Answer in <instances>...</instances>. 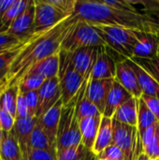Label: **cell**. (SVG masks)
<instances>
[{
    "instance_id": "6da1fadb",
    "label": "cell",
    "mask_w": 159,
    "mask_h": 160,
    "mask_svg": "<svg viewBox=\"0 0 159 160\" xmlns=\"http://www.w3.org/2000/svg\"><path fill=\"white\" fill-rule=\"evenodd\" d=\"M79 19L74 13L51 29L34 33L30 36L25 47L9 68L3 83V91L12 85H18L31 68L37 62L59 52L65 37Z\"/></svg>"
},
{
    "instance_id": "7a4b0ae2",
    "label": "cell",
    "mask_w": 159,
    "mask_h": 160,
    "mask_svg": "<svg viewBox=\"0 0 159 160\" xmlns=\"http://www.w3.org/2000/svg\"><path fill=\"white\" fill-rule=\"evenodd\" d=\"M81 20L90 24L121 26L144 31L142 13H134L114 8L103 0H77L75 12Z\"/></svg>"
},
{
    "instance_id": "3957f363",
    "label": "cell",
    "mask_w": 159,
    "mask_h": 160,
    "mask_svg": "<svg viewBox=\"0 0 159 160\" xmlns=\"http://www.w3.org/2000/svg\"><path fill=\"white\" fill-rule=\"evenodd\" d=\"M82 92V85L77 95L63 107L56 140L57 154L67 148L82 143L80 121L78 118V104Z\"/></svg>"
},
{
    "instance_id": "277c9868",
    "label": "cell",
    "mask_w": 159,
    "mask_h": 160,
    "mask_svg": "<svg viewBox=\"0 0 159 160\" xmlns=\"http://www.w3.org/2000/svg\"><path fill=\"white\" fill-rule=\"evenodd\" d=\"M92 25L108 48L123 56V58L133 57V51L140 39L142 30L103 24Z\"/></svg>"
},
{
    "instance_id": "5b68a950",
    "label": "cell",
    "mask_w": 159,
    "mask_h": 160,
    "mask_svg": "<svg viewBox=\"0 0 159 160\" xmlns=\"http://www.w3.org/2000/svg\"><path fill=\"white\" fill-rule=\"evenodd\" d=\"M101 46L106 45L96 28L89 22L79 19L65 37L61 50L73 52L80 48Z\"/></svg>"
},
{
    "instance_id": "8992f818",
    "label": "cell",
    "mask_w": 159,
    "mask_h": 160,
    "mask_svg": "<svg viewBox=\"0 0 159 160\" xmlns=\"http://www.w3.org/2000/svg\"><path fill=\"white\" fill-rule=\"evenodd\" d=\"M59 66V82L64 105L67 104L79 92L86 77L82 76L73 67L71 62V53L60 50Z\"/></svg>"
},
{
    "instance_id": "52a82bcc",
    "label": "cell",
    "mask_w": 159,
    "mask_h": 160,
    "mask_svg": "<svg viewBox=\"0 0 159 160\" xmlns=\"http://www.w3.org/2000/svg\"><path fill=\"white\" fill-rule=\"evenodd\" d=\"M113 144L125 154V160H137L143 153L141 136L137 127L120 123L112 118Z\"/></svg>"
},
{
    "instance_id": "ba28073f",
    "label": "cell",
    "mask_w": 159,
    "mask_h": 160,
    "mask_svg": "<svg viewBox=\"0 0 159 160\" xmlns=\"http://www.w3.org/2000/svg\"><path fill=\"white\" fill-rule=\"evenodd\" d=\"M70 15L65 14L50 0H35V25L34 32L46 31L55 26Z\"/></svg>"
},
{
    "instance_id": "9c48e42d",
    "label": "cell",
    "mask_w": 159,
    "mask_h": 160,
    "mask_svg": "<svg viewBox=\"0 0 159 160\" xmlns=\"http://www.w3.org/2000/svg\"><path fill=\"white\" fill-rule=\"evenodd\" d=\"M62 98L59 78L46 80L42 86L38 89V107L37 118L41 117L52 107H53Z\"/></svg>"
},
{
    "instance_id": "30bf717a",
    "label": "cell",
    "mask_w": 159,
    "mask_h": 160,
    "mask_svg": "<svg viewBox=\"0 0 159 160\" xmlns=\"http://www.w3.org/2000/svg\"><path fill=\"white\" fill-rule=\"evenodd\" d=\"M35 25V0H29L25 10L13 22L7 29V32L19 40H23L34 32Z\"/></svg>"
},
{
    "instance_id": "8fae6325",
    "label": "cell",
    "mask_w": 159,
    "mask_h": 160,
    "mask_svg": "<svg viewBox=\"0 0 159 160\" xmlns=\"http://www.w3.org/2000/svg\"><path fill=\"white\" fill-rule=\"evenodd\" d=\"M116 64L117 61H115L109 52L108 47H99L97 58L91 73V78L93 80L114 79L116 75Z\"/></svg>"
},
{
    "instance_id": "7c38bea8",
    "label": "cell",
    "mask_w": 159,
    "mask_h": 160,
    "mask_svg": "<svg viewBox=\"0 0 159 160\" xmlns=\"http://www.w3.org/2000/svg\"><path fill=\"white\" fill-rule=\"evenodd\" d=\"M133 98H141L142 96V90L140 86L138 79L130 68V66L126 61V58L117 61L116 64V75L114 78Z\"/></svg>"
},
{
    "instance_id": "4fadbf2b",
    "label": "cell",
    "mask_w": 159,
    "mask_h": 160,
    "mask_svg": "<svg viewBox=\"0 0 159 160\" xmlns=\"http://www.w3.org/2000/svg\"><path fill=\"white\" fill-rule=\"evenodd\" d=\"M37 123L36 117H27L16 119L13 127V132L18 145L22 154L23 160H28L30 155V137Z\"/></svg>"
},
{
    "instance_id": "5bb4252c",
    "label": "cell",
    "mask_w": 159,
    "mask_h": 160,
    "mask_svg": "<svg viewBox=\"0 0 159 160\" xmlns=\"http://www.w3.org/2000/svg\"><path fill=\"white\" fill-rule=\"evenodd\" d=\"M64 107L63 99L61 98L53 107H52L41 117L37 118L44 132L46 133L51 144L56 148V140L62 110Z\"/></svg>"
},
{
    "instance_id": "9a60e30c",
    "label": "cell",
    "mask_w": 159,
    "mask_h": 160,
    "mask_svg": "<svg viewBox=\"0 0 159 160\" xmlns=\"http://www.w3.org/2000/svg\"><path fill=\"white\" fill-rule=\"evenodd\" d=\"M114 79H105V80H93L91 78L88 87H87V96L94 105L102 113L105 111L107 104V99L110 94V91L112 87Z\"/></svg>"
},
{
    "instance_id": "2e32d148",
    "label": "cell",
    "mask_w": 159,
    "mask_h": 160,
    "mask_svg": "<svg viewBox=\"0 0 159 160\" xmlns=\"http://www.w3.org/2000/svg\"><path fill=\"white\" fill-rule=\"evenodd\" d=\"M99 47H84L71 53V62L74 68L83 77H87L93 70L97 61Z\"/></svg>"
},
{
    "instance_id": "e0dca14e",
    "label": "cell",
    "mask_w": 159,
    "mask_h": 160,
    "mask_svg": "<svg viewBox=\"0 0 159 160\" xmlns=\"http://www.w3.org/2000/svg\"><path fill=\"white\" fill-rule=\"evenodd\" d=\"M129 2L134 5H142V8L140 9L142 13L145 32L151 33L157 36L159 38V0H151V1H133Z\"/></svg>"
},
{
    "instance_id": "ac0fdd59",
    "label": "cell",
    "mask_w": 159,
    "mask_h": 160,
    "mask_svg": "<svg viewBox=\"0 0 159 160\" xmlns=\"http://www.w3.org/2000/svg\"><path fill=\"white\" fill-rule=\"evenodd\" d=\"M159 38L148 32L142 31L140 39L133 51L132 58L152 59L158 55Z\"/></svg>"
},
{
    "instance_id": "d6986e66",
    "label": "cell",
    "mask_w": 159,
    "mask_h": 160,
    "mask_svg": "<svg viewBox=\"0 0 159 160\" xmlns=\"http://www.w3.org/2000/svg\"><path fill=\"white\" fill-rule=\"evenodd\" d=\"M131 98L133 97L117 81L114 80L107 99V104L103 112V116L112 118L118 108L121 107L127 100H129Z\"/></svg>"
},
{
    "instance_id": "ffe728a7",
    "label": "cell",
    "mask_w": 159,
    "mask_h": 160,
    "mask_svg": "<svg viewBox=\"0 0 159 160\" xmlns=\"http://www.w3.org/2000/svg\"><path fill=\"white\" fill-rule=\"evenodd\" d=\"M126 61L134 71L140 86L144 95L157 97L159 98V83L140 65L134 62L131 58H126Z\"/></svg>"
},
{
    "instance_id": "44dd1931",
    "label": "cell",
    "mask_w": 159,
    "mask_h": 160,
    "mask_svg": "<svg viewBox=\"0 0 159 160\" xmlns=\"http://www.w3.org/2000/svg\"><path fill=\"white\" fill-rule=\"evenodd\" d=\"M28 38H29L21 40L13 46L0 52V94L3 92V83L6 80V77L9 71L12 63L15 61L17 56L25 47Z\"/></svg>"
},
{
    "instance_id": "7402d4cb",
    "label": "cell",
    "mask_w": 159,
    "mask_h": 160,
    "mask_svg": "<svg viewBox=\"0 0 159 160\" xmlns=\"http://www.w3.org/2000/svg\"><path fill=\"white\" fill-rule=\"evenodd\" d=\"M103 115L87 117L80 120V130L82 135V143L88 149H93L100 127Z\"/></svg>"
},
{
    "instance_id": "603a6c76",
    "label": "cell",
    "mask_w": 159,
    "mask_h": 160,
    "mask_svg": "<svg viewBox=\"0 0 159 160\" xmlns=\"http://www.w3.org/2000/svg\"><path fill=\"white\" fill-rule=\"evenodd\" d=\"M59 66H60V55H59V52H57L37 62L36 65H34L31 68V69L28 71L27 74H37V75L42 76L46 80L52 79L58 76Z\"/></svg>"
},
{
    "instance_id": "cb8c5ba5",
    "label": "cell",
    "mask_w": 159,
    "mask_h": 160,
    "mask_svg": "<svg viewBox=\"0 0 159 160\" xmlns=\"http://www.w3.org/2000/svg\"><path fill=\"white\" fill-rule=\"evenodd\" d=\"M142 152L150 158L157 160L159 158V122L146 129L142 135Z\"/></svg>"
},
{
    "instance_id": "d4e9b609",
    "label": "cell",
    "mask_w": 159,
    "mask_h": 160,
    "mask_svg": "<svg viewBox=\"0 0 159 160\" xmlns=\"http://www.w3.org/2000/svg\"><path fill=\"white\" fill-rule=\"evenodd\" d=\"M112 144H113L112 118L102 116L98 133L92 151L95 153V155L97 156L100 152Z\"/></svg>"
},
{
    "instance_id": "484cf974",
    "label": "cell",
    "mask_w": 159,
    "mask_h": 160,
    "mask_svg": "<svg viewBox=\"0 0 159 160\" xmlns=\"http://www.w3.org/2000/svg\"><path fill=\"white\" fill-rule=\"evenodd\" d=\"M138 112H139V98H131L121 107L118 108L113 115V119L133 127L138 126Z\"/></svg>"
},
{
    "instance_id": "4316f807",
    "label": "cell",
    "mask_w": 159,
    "mask_h": 160,
    "mask_svg": "<svg viewBox=\"0 0 159 160\" xmlns=\"http://www.w3.org/2000/svg\"><path fill=\"white\" fill-rule=\"evenodd\" d=\"M0 160H23L13 129L9 132H3Z\"/></svg>"
},
{
    "instance_id": "83f0119b",
    "label": "cell",
    "mask_w": 159,
    "mask_h": 160,
    "mask_svg": "<svg viewBox=\"0 0 159 160\" xmlns=\"http://www.w3.org/2000/svg\"><path fill=\"white\" fill-rule=\"evenodd\" d=\"M91 73L85 78V80H84V82L82 83V96H81L79 104H78V118H79V121L83 119V118H87V117L102 115V113L98 111V109L90 100V98H88L87 93H86L89 82L91 80Z\"/></svg>"
},
{
    "instance_id": "f1b7e54d",
    "label": "cell",
    "mask_w": 159,
    "mask_h": 160,
    "mask_svg": "<svg viewBox=\"0 0 159 160\" xmlns=\"http://www.w3.org/2000/svg\"><path fill=\"white\" fill-rule=\"evenodd\" d=\"M58 160H97V155L82 143L67 148L57 154Z\"/></svg>"
},
{
    "instance_id": "f546056e",
    "label": "cell",
    "mask_w": 159,
    "mask_h": 160,
    "mask_svg": "<svg viewBox=\"0 0 159 160\" xmlns=\"http://www.w3.org/2000/svg\"><path fill=\"white\" fill-rule=\"evenodd\" d=\"M30 151L32 150H53L56 149L52 146L44 132L39 121L37 118V123L34 127L30 137Z\"/></svg>"
},
{
    "instance_id": "4dcf8cb0",
    "label": "cell",
    "mask_w": 159,
    "mask_h": 160,
    "mask_svg": "<svg viewBox=\"0 0 159 160\" xmlns=\"http://www.w3.org/2000/svg\"><path fill=\"white\" fill-rule=\"evenodd\" d=\"M19 86L12 85L7 87L0 94V106H2L13 118L16 119L17 100L19 96Z\"/></svg>"
},
{
    "instance_id": "1f68e13d",
    "label": "cell",
    "mask_w": 159,
    "mask_h": 160,
    "mask_svg": "<svg viewBox=\"0 0 159 160\" xmlns=\"http://www.w3.org/2000/svg\"><path fill=\"white\" fill-rule=\"evenodd\" d=\"M158 121L157 120L154 113L147 107L142 98H139V112H138V130L140 136L149 128L156 125Z\"/></svg>"
},
{
    "instance_id": "d6a6232c",
    "label": "cell",
    "mask_w": 159,
    "mask_h": 160,
    "mask_svg": "<svg viewBox=\"0 0 159 160\" xmlns=\"http://www.w3.org/2000/svg\"><path fill=\"white\" fill-rule=\"evenodd\" d=\"M28 1H22V0H15L14 4L6 11V13L1 18L3 24L8 29L9 26L13 23V22L25 10Z\"/></svg>"
},
{
    "instance_id": "836d02e7",
    "label": "cell",
    "mask_w": 159,
    "mask_h": 160,
    "mask_svg": "<svg viewBox=\"0 0 159 160\" xmlns=\"http://www.w3.org/2000/svg\"><path fill=\"white\" fill-rule=\"evenodd\" d=\"M46 79L37 74H27L18 84L19 91L22 94H25L31 91H37L42 84L45 82Z\"/></svg>"
},
{
    "instance_id": "e575fe53",
    "label": "cell",
    "mask_w": 159,
    "mask_h": 160,
    "mask_svg": "<svg viewBox=\"0 0 159 160\" xmlns=\"http://www.w3.org/2000/svg\"><path fill=\"white\" fill-rule=\"evenodd\" d=\"M134 62L143 68L159 83V54L152 59L131 58Z\"/></svg>"
},
{
    "instance_id": "d590c367",
    "label": "cell",
    "mask_w": 159,
    "mask_h": 160,
    "mask_svg": "<svg viewBox=\"0 0 159 160\" xmlns=\"http://www.w3.org/2000/svg\"><path fill=\"white\" fill-rule=\"evenodd\" d=\"M125 160V154L115 144H112L105 148L97 156V160Z\"/></svg>"
},
{
    "instance_id": "8d00e7d4",
    "label": "cell",
    "mask_w": 159,
    "mask_h": 160,
    "mask_svg": "<svg viewBox=\"0 0 159 160\" xmlns=\"http://www.w3.org/2000/svg\"><path fill=\"white\" fill-rule=\"evenodd\" d=\"M23 96H24V99L28 107L30 117L37 118V107H38V90L27 92L23 94Z\"/></svg>"
},
{
    "instance_id": "74e56055",
    "label": "cell",
    "mask_w": 159,
    "mask_h": 160,
    "mask_svg": "<svg viewBox=\"0 0 159 160\" xmlns=\"http://www.w3.org/2000/svg\"><path fill=\"white\" fill-rule=\"evenodd\" d=\"M28 160H58L57 151L53 150H32Z\"/></svg>"
},
{
    "instance_id": "f35d334b",
    "label": "cell",
    "mask_w": 159,
    "mask_h": 160,
    "mask_svg": "<svg viewBox=\"0 0 159 160\" xmlns=\"http://www.w3.org/2000/svg\"><path fill=\"white\" fill-rule=\"evenodd\" d=\"M104 3H106L107 5L120 9V10H126V11H130V12H134V13H140L138 8H136L134 5H132L129 0H103Z\"/></svg>"
},
{
    "instance_id": "ab89813d",
    "label": "cell",
    "mask_w": 159,
    "mask_h": 160,
    "mask_svg": "<svg viewBox=\"0 0 159 160\" xmlns=\"http://www.w3.org/2000/svg\"><path fill=\"white\" fill-rule=\"evenodd\" d=\"M50 2L67 15H72L75 12L77 0H50Z\"/></svg>"
},
{
    "instance_id": "60d3db41",
    "label": "cell",
    "mask_w": 159,
    "mask_h": 160,
    "mask_svg": "<svg viewBox=\"0 0 159 160\" xmlns=\"http://www.w3.org/2000/svg\"><path fill=\"white\" fill-rule=\"evenodd\" d=\"M15 118H13L2 106H0V126L3 132H9L13 129Z\"/></svg>"
},
{
    "instance_id": "b9f144b4",
    "label": "cell",
    "mask_w": 159,
    "mask_h": 160,
    "mask_svg": "<svg viewBox=\"0 0 159 160\" xmlns=\"http://www.w3.org/2000/svg\"><path fill=\"white\" fill-rule=\"evenodd\" d=\"M27 117H30V115H29L26 101L24 99V96L23 94L19 93L18 100H17V109H16V119H22Z\"/></svg>"
},
{
    "instance_id": "7bdbcfd3",
    "label": "cell",
    "mask_w": 159,
    "mask_h": 160,
    "mask_svg": "<svg viewBox=\"0 0 159 160\" xmlns=\"http://www.w3.org/2000/svg\"><path fill=\"white\" fill-rule=\"evenodd\" d=\"M142 100L145 102V104L147 105V107L150 109V111L154 113V115L156 116L157 120L159 122V98H158L142 94Z\"/></svg>"
},
{
    "instance_id": "ee69618b",
    "label": "cell",
    "mask_w": 159,
    "mask_h": 160,
    "mask_svg": "<svg viewBox=\"0 0 159 160\" xmlns=\"http://www.w3.org/2000/svg\"><path fill=\"white\" fill-rule=\"evenodd\" d=\"M20 41L21 40H19L13 35L9 34L7 31L4 32V33H0V52L13 46L14 44H16Z\"/></svg>"
},
{
    "instance_id": "f6af8a7d",
    "label": "cell",
    "mask_w": 159,
    "mask_h": 160,
    "mask_svg": "<svg viewBox=\"0 0 159 160\" xmlns=\"http://www.w3.org/2000/svg\"><path fill=\"white\" fill-rule=\"evenodd\" d=\"M15 0H0V18L6 13V11L14 4Z\"/></svg>"
},
{
    "instance_id": "bcb514c9",
    "label": "cell",
    "mask_w": 159,
    "mask_h": 160,
    "mask_svg": "<svg viewBox=\"0 0 159 160\" xmlns=\"http://www.w3.org/2000/svg\"><path fill=\"white\" fill-rule=\"evenodd\" d=\"M137 160H153V159H152V158H150L146 154L142 153V154L139 156V158H137Z\"/></svg>"
},
{
    "instance_id": "7dc6e473",
    "label": "cell",
    "mask_w": 159,
    "mask_h": 160,
    "mask_svg": "<svg viewBox=\"0 0 159 160\" xmlns=\"http://www.w3.org/2000/svg\"><path fill=\"white\" fill-rule=\"evenodd\" d=\"M7 28L3 24L2 20L0 18V33H4V32H7Z\"/></svg>"
},
{
    "instance_id": "c3c4849f",
    "label": "cell",
    "mask_w": 159,
    "mask_h": 160,
    "mask_svg": "<svg viewBox=\"0 0 159 160\" xmlns=\"http://www.w3.org/2000/svg\"><path fill=\"white\" fill-rule=\"evenodd\" d=\"M2 140H3V130L0 126V150H1V144H2Z\"/></svg>"
},
{
    "instance_id": "681fc988",
    "label": "cell",
    "mask_w": 159,
    "mask_h": 160,
    "mask_svg": "<svg viewBox=\"0 0 159 160\" xmlns=\"http://www.w3.org/2000/svg\"><path fill=\"white\" fill-rule=\"evenodd\" d=\"M158 54H159V49H158Z\"/></svg>"
},
{
    "instance_id": "f907efd6",
    "label": "cell",
    "mask_w": 159,
    "mask_h": 160,
    "mask_svg": "<svg viewBox=\"0 0 159 160\" xmlns=\"http://www.w3.org/2000/svg\"><path fill=\"white\" fill-rule=\"evenodd\" d=\"M104 160H108V159H104Z\"/></svg>"
},
{
    "instance_id": "816d5d0a",
    "label": "cell",
    "mask_w": 159,
    "mask_h": 160,
    "mask_svg": "<svg viewBox=\"0 0 159 160\" xmlns=\"http://www.w3.org/2000/svg\"><path fill=\"white\" fill-rule=\"evenodd\" d=\"M157 160H159V158H158V159H157Z\"/></svg>"
}]
</instances>
